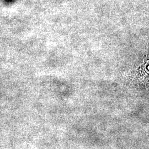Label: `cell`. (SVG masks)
Segmentation results:
<instances>
[{
	"label": "cell",
	"mask_w": 149,
	"mask_h": 149,
	"mask_svg": "<svg viewBox=\"0 0 149 149\" xmlns=\"http://www.w3.org/2000/svg\"><path fill=\"white\" fill-rule=\"evenodd\" d=\"M148 66L147 67V69H148V70H149V61L148 62Z\"/></svg>",
	"instance_id": "cell-1"
}]
</instances>
